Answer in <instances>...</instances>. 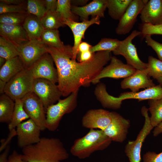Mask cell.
<instances>
[{"label": "cell", "mask_w": 162, "mask_h": 162, "mask_svg": "<svg viewBox=\"0 0 162 162\" xmlns=\"http://www.w3.org/2000/svg\"><path fill=\"white\" fill-rule=\"evenodd\" d=\"M57 69L58 86L62 96L67 97L81 86H87L110 61L111 52L94 53L89 60L83 62L72 59L73 47L69 45L56 48L47 46Z\"/></svg>", "instance_id": "cell-1"}, {"label": "cell", "mask_w": 162, "mask_h": 162, "mask_svg": "<svg viewBox=\"0 0 162 162\" xmlns=\"http://www.w3.org/2000/svg\"><path fill=\"white\" fill-rule=\"evenodd\" d=\"M23 158L27 162H63L69 154L58 138H41L36 143L22 148Z\"/></svg>", "instance_id": "cell-2"}, {"label": "cell", "mask_w": 162, "mask_h": 162, "mask_svg": "<svg viewBox=\"0 0 162 162\" xmlns=\"http://www.w3.org/2000/svg\"><path fill=\"white\" fill-rule=\"evenodd\" d=\"M94 94L97 99L105 108L117 109L120 108L122 101L127 99H134L138 101L151 99L157 100L162 98V85L159 84L139 92H125L118 97L109 94L105 85L100 83L96 86Z\"/></svg>", "instance_id": "cell-3"}, {"label": "cell", "mask_w": 162, "mask_h": 162, "mask_svg": "<svg viewBox=\"0 0 162 162\" xmlns=\"http://www.w3.org/2000/svg\"><path fill=\"white\" fill-rule=\"evenodd\" d=\"M112 141L104 131L91 129L84 136L75 140L70 152L73 156L84 159L89 157L95 152L106 148Z\"/></svg>", "instance_id": "cell-4"}, {"label": "cell", "mask_w": 162, "mask_h": 162, "mask_svg": "<svg viewBox=\"0 0 162 162\" xmlns=\"http://www.w3.org/2000/svg\"><path fill=\"white\" fill-rule=\"evenodd\" d=\"M79 90L71 93L66 98L59 99L46 110V128L53 131L58 128L60 121L65 114L72 112L77 105Z\"/></svg>", "instance_id": "cell-5"}, {"label": "cell", "mask_w": 162, "mask_h": 162, "mask_svg": "<svg viewBox=\"0 0 162 162\" xmlns=\"http://www.w3.org/2000/svg\"><path fill=\"white\" fill-rule=\"evenodd\" d=\"M34 79L28 68H25L6 83L5 93L14 100L22 99L32 92Z\"/></svg>", "instance_id": "cell-6"}, {"label": "cell", "mask_w": 162, "mask_h": 162, "mask_svg": "<svg viewBox=\"0 0 162 162\" xmlns=\"http://www.w3.org/2000/svg\"><path fill=\"white\" fill-rule=\"evenodd\" d=\"M141 32L135 30L123 40L121 41L119 45L112 52L116 55H121L125 58L127 64L137 70L146 69L148 63L142 61L139 58L136 48L133 44V40L136 37L141 35Z\"/></svg>", "instance_id": "cell-7"}, {"label": "cell", "mask_w": 162, "mask_h": 162, "mask_svg": "<svg viewBox=\"0 0 162 162\" xmlns=\"http://www.w3.org/2000/svg\"><path fill=\"white\" fill-rule=\"evenodd\" d=\"M148 111V109L145 106L142 108L141 113L145 119L143 126L136 140L129 141L125 146L124 152L130 162H140V154L143 143L154 128L151 123Z\"/></svg>", "instance_id": "cell-8"}, {"label": "cell", "mask_w": 162, "mask_h": 162, "mask_svg": "<svg viewBox=\"0 0 162 162\" xmlns=\"http://www.w3.org/2000/svg\"><path fill=\"white\" fill-rule=\"evenodd\" d=\"M32 92L41 100L46 111L48 107L57 102L62 96L58 85L41 78L34 79Z\"/></svg>", "instance_id": "cell-9"}, {"label": "cell", "mask_w": 162, "mask_h": 162, "mask_svg": "<svg viewBox=\"0 0 162 162\" xmlns=\"http://www.w3.org/2000/svg\"><path fill=\"white\" fill-rule=\"evenodd\" d=\"M22 99L24 109L29 118L40 128L41 131L45 130L46 111L39 98L31 92Z\"/></svg>", "instance_id": "cell-10"}, {"label": "cell", "mask_w": 162, "mask_h": 162, "mask_svg": "<svg viewBox=\"0 0 162 162\" xmlns=\"http://www.w3.org/2000/svg\"><path fill=\"white\" fill-rule=\"evenodd\" d=\"M54 64L52 56L47 52L43 55L28 68L32 72L34 79H45L56 84L58 82V75Z\"/></svg>", "instance_id": "cell-11"}, {"label": "cell", "mask_w": 162, "mask_h": 162, "mask_svg": "<svg viewBox=\"0 0 162 162\" xmlns=\"http://www.w3.org/2000/svg\"><path fill=\"white\" fill-rule=\"evenodd\" d=\"M136 70L131 65L124 64L115 56H112L110 64L104 68L92 83L96 84L101 79L106 77L125 78L133 74Z\"/></svg>", "instance_id": "cell-12"}, {"label": "cell", "mask_w": 162, "mask_h": 162, "mask_svg": "<svg viewBox=\"0 0 162 162\" xmlns=\"http://www.w3.org/2000/svg\"><path fill=\"white\" fill-rule=\"evenodd\" d=\"M148 0H132L121 19L116 29V33L119 35L128 33L137 21L138 15Z\"/></svg>", "instance_id": "cell-13"}, {"label": "cell", "mask_w": 162, "mask_h": 162, "mask_svg": "<svg viewBox=\"0 0 162 162\" xmlns=\"http://www.w3.org/2000/svg\"><path fill=\"white\" fill-rule=\"evenodd\" d=\"M17 143L22 148L37 143L40 140V128L31 119L29 118L16 128Z\"/></svg>", "instance_id": "cell-14"}, {"label": "cell", "mask_w": 162, "mask_h": 162, "mask_svg": "<svg viewBox=\"0 0 162 162\" xmlns=\"http://www.w3.org/2000/svg\"><path fill=\"white\" fill-rule=\"evenodd\" d=\"M46 46L40 40H31L18 50L19 56L26 68H29L48 52Z\"/></svg>", "instance_id": "cell-15"}, {"label": "cell", "mask_w": 162, "mask_h": 162, "mask_svg": "<svg viewBox=\"0 0 162 162\" xmlns=\"http://www.w3.org/2000/svg\"><path fill=\"white\" fill-rule=\"evenodd\" d=\"M112 113L111 121L104 131L112 141L122 142L126 138L130 122L116 112Z\"/></svg>", "instance_id": "cell-16"}, {"label": "cell", "mask_w": 162, "mask_h": 162, "mask_svg": "<svg viewBox=\"0 0 162 162\" xmlns=\"http://www.w3.org/2000/svg\"><path fill=\"white\" fill-rule=\"evenodd\" d=\"M112 113L101 109L90 110L83 117L82 125L90 129H98L104 131L111 121Z\"/></svg>", "instance_id": "cell-17"}, {"label": "cell", "mask_w": 162, "mask_h": 162, "mask_svg": "<svg viewBox=\"0 0 162 162\" xmlns=\"http://www.w3.org/2000/svg\"><path fill=\"white\" fill-rule=\"evenodd\" d=\"M100 17H94L90 20L78 22L70 20H64L63 23L65 25L68 26L71 30L74 37V44L73 46V56L72 59L76 60L78 53V48L79 44L84 38L85 33L86 29L94 24L99 25Z\"/></svg>", "instance_id": "cell-18"}, {"label": "cell", "mask_w": 162, "mask_h": 162, "mask_svg": "<svg viewBox=\"0 0 162 162\" xmlns=\"http://www.w3.org/2000/svg\"><path fill=\"white\" fill-rule=\"evenodd\" d=\"M0 35L18 50L30 40L22 27L0 24Z\"/></svg>", "instance_id": "cell-19"}, {"label": "cell", "mask_w": 162, "mask_h": 162, "mask_svg": "<svg viewBox=\"0 0 162 162\" xmlns=\"http://www.w3.org/2000/svg\"><path fill=\"white\" fill-rule=\"evenodd\" d=\"M123 89H130L131 92H138L141 88L147 89L155 86L148 74L146 69L137 70L131 76L124 78L120 83Z\"/></svg>", "instance_id": "cell-20"}, {"label": "cell", "mask_w": 162, "mask_h": 162, "mask_svg": "<svg viewBox=\"0 0 162 162\" xmlns=\"http://www.w3.org/2000/svg\"><path fill=\"white\" fill-rule=\"evenodd\" d=\"M107 0H94L82 6L71 5L72 13L79 16L82 21L88 20V17H104V12L107 7Z\"/></svg>", "instance_id": "cell-21"}, {"label": "cell", "mask_w": 162, "mask_h": 162, "mask_svg": "<svg viewBox=\"0 0 162 162\" xmlns=\"http://www.w3.org/2000/svg\"><path fill=\"white\" fill-rule=\"evenodd\" d=\"M140 14L142 23L162 24V0H148Z\"/></svg>", "instance_id": "cell-22"}, {"label": "cell", "mask_w": 162, "mask_h": 162, "mask_svg": "<svg viewBox=\"0 0 162 162\" xmlns=\"http://www.w3.org/2000/svg\"><path fill=\"white\" fill-rule=\"evenodd\" d=\"M25 68L19 56L6 60L0 68V80L7 82Z\"/></svg>", "instance_id": "cell-23"}, {"label": "cell", "mask_w": 162, "mask_h": 162, "mask_svg": "<svg viewBox=\"0 0 162 162\" xmlns=\"http://www.w3.org/2000/svg\"><path fill=\"white\" fill-rule=\"evenodd\" d=\"M22 27L30 40H40L41 36L44 29L40 19L34 15L28 14Z\"/></svg>", "instance_id": "cell-24"}, {"label": "cell", "mask_w": 162, "mask_h": 162, "mask_svg": "<svg viewBox=\"0 0 162 162\" xmlns=\"http://www.w3.org/2000/svg\"><path fill=\"white\" fill-rule=\"evenodd\" d=\"M15 101L5 93L0 96V122L8 124L11 122L14 109Z\"/></svg>", "instance_id": "cell-25"}, {"label": "cell", "mask_w": 162, "mask_h": 162, "mask_svg": "<svg viewBox=\"0 0 162 162\" xmlns=\"http://www.w3.org/2000/svg\"><path fill=\"white\" fill-rule=\"evenodd\" d=\"M132 0H107V8L109 16L119 20L125 13Z\"/></svg>", "instance_id": "cell-26"}, {"label": "cell", "mask_w": 162, "mask_h": 162, "mask_svg": "<svg viewBox=\"0 0 162 162\" xmlns=\"http://www.w3.org/2000/svg\"><path fill=\"white\" fill-rule=\"evenodd\" d=\"M15 101L14 109L11 121L8 124L9 131L16 128L25 120L29 118L25 111L22 99H16Z\"/></svg>", "instance_id": "cell-27"}, {"label": "cell", "mask_w": 162, "mask_h": 162, "mask_svg": "<svg viewBox=\"0 0 162 162\" xmlns=\"http://www.w3.org/2000/svg\"><path fill=\"white\" fill-rule=\"evenodd\" d=\"M40 20L44 29H58L65 26L60 14L56 11H47Z\"/></svg>", "instance_id": "cell-28"}, {"label": "cell", "mask_w": 162, "mask_h": 162, "mask_svg": "<svg viewBox=\"0 0 162 162\" xmlns=\"http://www.w3.org/2000/svg\"><path fill=\"white\" fill-rule=\"evenodd\" d=\"M40 40L45 45L52 47L60 48L64 45L60 39L58 29H44L41 35Z\"/></svg>", "instance_id": "cell-29"}, {"label": "cell", "mask_w": 162, "mask_h": 162, "mask_svg": "<svg viewBox=\"0 0 162 162\" xmlns=\"http://www.w3.org/2000/svg\"><path fill=\"white\" fill-rule=\"evenodd\" d=\"M148 104L151 123L153 128L155 127L162 122V98L148 100Z\"/></svg>", "instance_id": "cell-30"}, {"label": "cell", "mask_w": 162, "mask_h": 162, "mask_svg": "<svg viewBox=\"0 0 162 162\" xmlns=\"http://www.w3.org/2000/svg\"><path fill=\"white\" fill-rule=\"evenodd\" d=\"M147 63L146 70L148 74L156 79L159 84L162 85V61L149 56Z\"/></svg>", "instance_id": "cell-31"}, {"label": "cell", "mask_w": 162, "mask_h": 162, "mask_svg": "<svg viewBox=\"0 0 162 162\" xmlns=\"http://www.w3.org/2000/svg\"><path fill=\"white\" fill-rule=\"evenodd\" d=\"M121 41L117 39L103 38L96 45L92 46L90 51L92 53L101 51L113 52L119 45Z\"/></svg>", "instance_id": "cell-32"}, {"label": "cell", "mask_w": 162, "mask_h": 162, "mask_svg": "<svg viewBox=\"0 0 162 162\" xmlns=\"http://www.w3.org/2000/svg\"><path fill=\"white\" fill-rule=\"evenodd\" d=\"M28 14L26 13H8L0 15V24L22 26Z\"/></svg>", "instance_id": "cell-33"}, {"label": "cell", "mask_w": 162, "mask_h": 162, "mask_svg": "<svg viewBox=\"0 0 162 162\" xmlns=\"http://www.w3.org/2000/svg\"><path fill=\"white\" fill-rule=\"evenodd\" d=\"M27 12L34 15L41 20L47 11L44 0H28L26 3Z\"/></svg>", "instance_id": "cell-34"}, {"label": "cell", "mask_w": 162, "mask_h": 162, "mask_svg": "<svg viewBox=\"0 0 162 162\" xmlns=\"http://www.w3.org/2000/svg\"><path fill=\"white\" fill-rule=\"evenodd\" d=\"M71 4L70 0H58L56 11L60 14L63 20H70L76 21V17L71 10Z\"/></svg>", "instance_id": "cell-35"}, {"label": "cell", "mask_w": 162, "mask_h": 162, "mask_svg": "<svg viewBox=\"0 0 162 162\" xmlns=\"http://www.w3.org/2000/svg\"><path fill=\"white\" fill-rule=\"evenodd\" d=\"M19 56L16 48L2 37H0V57L6 60Z\"/></svg>", "instance_id": "cell-36"}, {"label": "cell", "mask_w": 162, "mask_h": 162, "mask_svg": "<svg viewBox=\"0 0 162 162\" xmlns=\"http://www.w3.org/2000/svg\"><path fill=\"white\" fill-rule=\"evenodd\" d=\"M13 13H27L26 10V4L23 5L8 4L0 2V14Z\"/></svg>", "instance_id": "cell-37"}, {"label": "cell", "mask_w": 162, "mask_h": 162, "mask_svg": "<svg viewBox=\"0 0 162 162\" xmlns=\"http://www.w3.org/2000/svg\"><path fill=\"white\" fill-rule=\"evenodd\" d=\"M140 30L141 35L144 37L146 35H162V24L153 25L149 24L142 23Z\"/></svg>", "instance_id": "cell-38"}, {"label": "cell", "mask_w": 162, "mask_h": 162, "mask_svg": "<svg viewBox=\"0 0 162 162\" xmlns=\"http://www.w3.org/2000/svg\"><path fill=\"white\" fill-rule=\"evenodd\" d=\"M144 37L147 45L154 50L159 59L162 61V43L153 39L150 35H146Z\"/></svg>", "instance_id": "cell-39"}, {"label": "cell", "mask_w": 162, "mask_h": 162, "mask_svg": "<svg viewBox=\"0 0 162 162\" xmlns=\"http://www.w3.org/2000/svg\"><path fill=\"white\" fill-rule=\"evenodd\" d=\"M143 162H162V152L157 154L148 151L143 156Z\"/></svg>", "instance_id": "cell-40"}, {"label": "cell", "mask_w": 162, "mask_h": 162, "mask_svg": "<svg viewBox=\"0 0 162 162\" xmlns=\"http://www.w3.org/2000/svg\"><path fill=\"white\" fill-rule=\"evenodd\" d=\"M16 135V130L15 129H13L10 131V133L8 137L6 139H2L1 140V146L0 147V152L4 150L8 146V144L11 141L12 138Z\"/></svg>", "instance_id": "cell-41"}, {"label": "cell", "mask_w": 162, "mask_h": 162, "mask_svg": "<svg viewBox=\"0 0 162 162\" xmlns=\"http://www.w3.org/2000/svg\"><path fill=\"white\" fill-rule=\"evenodd\" d=\"M7 162H27L24 159L22 154L18 153L14 150L9 155Z\"/></svg>", "instance_id": "cell-42"}, {"label": "cell", "mask_w": 162, "mask_h": 162, "mask_svg": "<svg viewBox=\"0 0 162 162\" xmlns=\"http://www.w3.org/2000/svg\"><path fill=\"white\" fill-rule=\"evenodd\" d=\"M94 53H92L90 50L78 53L77 56L78 62H83L89 60L92 58Z\"/></svg>", "instance_id": "cell-43"}, {"label": "cell", "mask_w": 162, "mask_h": 162, "mask_svg": "<svg viewBox=\"0 0 162 162\" xmlns=\"http://www.w3.org/2000/svg\"><path fill=\"white\" fill-rule=\"evenodd\" d=\"M45 6L47 11L52 12L56 11L57 0H44Z\"/></svg>", "instance_id": "cell-44"}, {"label": "cell", "mask_w": 162, "mask_h": 162, "mask_svg": "<svg viewBox=\"0 0 162 162\" xmlns=\"http://www.w3.org/2000/svg\"><path fill=\"white\" fill-rule=\"evenodd\" d=\"M92 46L91 45L86 42H81L78 47V53L90 50Z\"/></svg>", "instance_id": "cell-45"}, {"label": "cell", "mask_w": 162, "mask_h": 162, "mask_svg": "<svg viewBox=\"0 0 162 162\" xmlns=\"http://www.w3.org/2000/svg\"><path fill=\"white\" fill-rule=\"evenodd\" d=\"M10 146H8L0 155V162H7L10 151Z\"/></svg>", "instance_id": "cell-46"}, {"label": "cell", "mask_w": 162, "mask_h": 162, "mask_svg": "<svg viewBox=\"0 0 162 162\" xmlns=\"http://www.w3.org/2000/svg\"><path fill=\"white\" fill-rule=\"evenodd\" d=\"M0 2L8 4L23 5L26 4L27 1L23 0H0Z\"/></svg>", "instance_id": "cell-47"}, {"label": "cell", "mask_w": 162, "mask_h": 162, "mask_svg": "<svg viewBox=\"0 0 162 162\" xmlns=\"http://www.w3.org/2000/svg\"><path fill=\"white\" fill-rule=\"evenodd\" d=\"M162 133V122L155 127L153 132L154 136H157Z\"/></svg>", "instance_id": "cell-48"}, {"label": "cell", "mask_w": 162, "mask_h": 162, "mask_svg": "<svg viewBox=\"0 0 162 162\" xmlns=\"http://www.w3.org/2000/svg\"><path fill=\"white\" fill-rule=\"evenodd\" d=\"M6 82L0 80V93L1 94L4 93V90Z\"/></svg>", "instance_id": "cell-49"}, {"label": "cell", "mask_w": 162, "mask_h": 162, "mask_svg": "<svg viewBox=\"0 0 162 162\" xmlns=\"http://www.w3.org/2000/svg\"><path fill=\"white\" fill-rule=\"evenodd\" d=\"M6 61V60L4 58L0 57V67H2Z\"/></svg>", "instance_id": "cell-50"}]
</instances>
